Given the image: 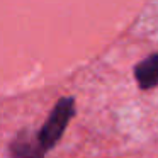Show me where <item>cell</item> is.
I'll return each mask as SVG.
<instances>
[{"label":"cell","mask_w":158,"mask_h":158,"mask_svg":"<svg viewBox=\"0 0 158 158\" xmlns=\"http://www.w3.org/2000/svg\"><path fill=\"white\" fill-rule=\"evenodd\" d=\"M73 110V100L72 99H63L61 102L56 106V109L53 110L51 117L48 119V123L44 124L41 134L38 139V158H41L44 155L46 150L53 146L58 141V138L61 136L63 129H65L66 123H68L70 116Z\"/></svg>","instance_id":"cell-1"},{"label":"cell","mask_w":158,"mask_h":158,"mask_svg":"<svg viewBox=\"0 0 158 158\" xmlns=\"http://www.w3.org/2000/svg\"><path fill=\"white\" fill-rule=\"evenodd\" d=\"M134 75L141 89H151L158 85V53L141 61L134 68Z\"/></svg>","instance_id":"cell-2"}]
</instances>
